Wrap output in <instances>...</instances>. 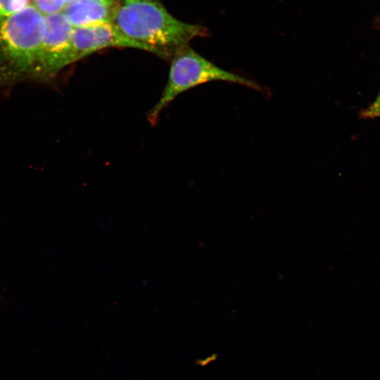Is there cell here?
Listing matches in <instances>:
<instances>
[{"instance_id":"9c48e42d","label":"cell","mask_w":380,"mask_h":380,"mask_svg":"<svg viewBox=\"0 0 380 380\" xmlns=\"http://www.w3.org/2000/svg\"><path fill=\"white\" fill-rule=\"evenodd\" d=\"M362 115L366 118L380 117V89L376 99L363 110Z\"/></svg>"},{"instance_id":"7a4b0ae2","label":"cell","mask_w":380,"mask_h":380,"mask_svg":"<svg viewBox=\"0 0 380 380\" xmlns=\"http://www.w3.org/2000/svg\"><path fill=\"white\" fill-rule=\"evenodd\" d=\"M45 27V16L32 4L0 20V83L33 77Z\"/></svg>"},{"instance_id":"277c9868","label":"cell","mask_w":380,"mask_h":380,"mask_svg":"<svg viewBox=\"0 0 380 380\" xmlns=\"http://www.w3.org/2000/svg\"><path fill=\"white\" fill-rule=\"evenodd\" d=\"M73 27L63 12L45 15L40 56L34 78L45 80L55 76L69 61Z\"/></svg>"},{"instance_id":"30bf717a","label":"cell","mask_w":380,"mask_h":380,"mask_svg":"<svg viewBox=\"0 0 380 380\" xmlns=\"http://www.w3.org/2000/svg\"><path fill=\"white\" fill-rule=\"evenodd\" d=\"M67 1V4L71 3V2H73V1H75L77 0H66Z\"/></svg>"},{"instance_id":"6da1fadb","label":"cell","mask_w":380,"mask_h":380,"mask_svg":"<svg viewBox=\"0 0 380 380\" xmlns=\"http://www.w3.org/2000/svg\"><path fill=\"white\" fill-rule=\"evenodd\" d=\"M112 23L146 51L169 60L194 38L208 35L205 27L172 15L160 0H118Z\"/></svg>"},{"instance_id":"52a82bcc","label":"cell","mask_w":380,"mask_h":380,"mask_svg":"<svg viewBox=\"0 0 380 380\" xmlns=\"http://www.w3.org/2000/svg\"><path fill=\"white\" fill-rule=\"evenodd\" d=\"M31 4L44 16L63 12L66 0H31Z\"/></svg>"},{"instance_id":"ba28073f","label":"cell","mask_w":380,"mask_h":380,"mask_svg":"<svg viewBox=\"0 0 380 380\" xmlns=\"http://www.w3.org/2000/svg\"><path fill=\"white\" fill-rule=\"evenodd\" d=\"M31 4V0H0V20Z\"/></svg>"},{"instance_id":"5b68a950","label":"cell","mask_w":380,"mask_h":380,"mask_svg":"<svg viewBox=\"0 0 380 380\" xmlns=\"http://www.w3.org/2000/svg\"><path fill=\"white\" fill-rule=\"evenodd\" d=\"M108 48L146 51L142 45L125 36L112 23H101L73 28L70 43V63Z\"/></svg>"},{"instance_id":"3957f363","label":"cell","mask_w":380,"mask_h":380,"mask_svg":"<svg viewBox=\"0 0 380 380\" xmlns=\"http://www.w3.org/2000/svg\"><path fill=\"white\" fill-rule=\"evenodd\" d=\"M167 83L158 101L149 110L148 120L154 125L161 112L179 94L201 84L224 81L241 84L254 90L262 87L255 82L224 70L189 46L178 50L170 59Z\"/></svg>"},{"instance_id":"8992f818","label":"cell","mask_w":380,"mask_h":380,"mask_svg":"<svg viewBox=\"0 0 380 380\" xmlns=\"http://www.w3.org/2000/svg\"><path fill=\"white\" fill-rule=\"evenodd\" d=\"M118 0H77L63 11L70 25L75 27L112 23Z\"/></svg>"}]
</instances>
